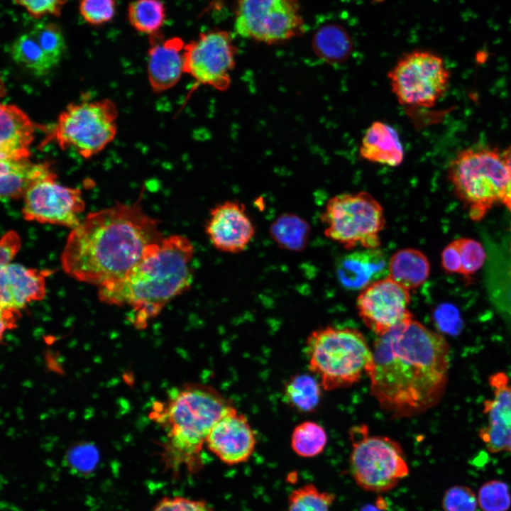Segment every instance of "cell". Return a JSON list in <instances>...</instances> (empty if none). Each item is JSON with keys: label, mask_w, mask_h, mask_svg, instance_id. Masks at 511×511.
<instances>
[{"label": "cell", "mask_w": 511, "mask_h": 511, "mask_svg": "<svg viewBox=\"0 0 511 511\" xmlns=\"http://www.w3.org/2000/svg\"><path fill=\"white\" fill-rule=\"evenodd\" d=\"M366 373L371 395L396 417L433 407L445 387L449 348L445 339L414 319L378 336Z\"/></svg>", "instance_id": "obj_1"}, {"label": "cell", "mask_w": 511, "mask_h": 511, "mask_svg": "<svg viewBox=\"0 0 511 511\" xmlns=\"http://www.w3.org/2000/svg\"><path fill=\"white\" fill-rule=\"evenodd\" d=\"M163 238L138 202L89 213L67 236L62 268L79 282L104 286L123 277L147 248Z\"/></svg>", "instance_id": "obj_2"}, {"label": "cell", "mask_w": 511, "mask_h": 511, "mask_svg": "<svg viewBox=\"0 0 511 511\" xmlns=\"http://www.w3.org/2000/svg\"><path fill=\"white\" fill-rule=\"evenodd\" d=\"M192 242L172 235L149 246L138 262L123 277L99 287L100 301L128 306L130 321L143 329L193 281Z\"/></svg>", "instance_id": "obj_3"}, {"label": "cell", "mask_w": 511, "mask_h": 511, "mask_svg": "<svg viewBox=\"0 0 511 511\" xmlns=\"http://www.w3.org/2000/svg\"><path fill=\"white\" fill-rule=\"evenodd\" d=\"M235 407L209 385L187 383L170 392L158 418L167 431L163 459L166 469L196 473L202 467V451L214 424Z\"/></svg>", "instance_id": "obj_4"}, {"label": "cell", "mask_w": 511, "mask_h": 511, "mask_svg": "<svg viewBox=\"0 0 511 511\" xmlns=\"http://www.w3.org/2000/svg\"><path fill=\"white\" fill-rule=\"evenodd\" d=\"M309 368L328 391L357 383L372 363L373 351L363 334L353 328L326 326L306 341Z\"/></svg>", "instance_id": "obj_5"}, {"label": "cell", "mask_w": 511, "mask_h": 511, "mask_svg": "<svg viewBox=\"0 0 511 511\" xmlns=\"http://www.w3.org/2000/svg\"><path fill=\"white\" fill-rule=\"evenodd\" d=\"M448 172L456 194L474 220L480 219L496 202H502L508 192V169L496 149H465L451 160Z\"/></svg>", "instance_id": "obj_6"}, {"label": "cell", "mask_w": 511, "mask_h": 511, "mask_svg": "<svg viewBox=\"0 0 511 511\" xmlns=\"http://www.w3.org/2000/svg\"><path fill=\"white\" fill-rule=\"evenodd\" d=\"M352 449L349 470L356 485L366 492L384 493L394 489L410 474L404 451L395 440L370 435L368 427L350 431Z\"/></svg>", "instance_id": "obj_7"}, {"label": "cell", "mask_w": 511, "mask_h": 511, "mask_svg": "<svg viewBox=\"0 0 511 511\" xmlns=\"http://www.w3.org/2000/svg\"><path fill=\"white\" fill-rule=\"evenodd\" d=\"M320 219L324 235L348 250L380 246V233L385 225L384 209L367 192L334 196L326 202Z\"/></svg>", "instance_id": "obj_8"}, {"label": "cell", "mask_w": 511, "mask_h": 511, "mask_svg": "<svg viewBox=\"0 0 511 511\" xmlns=\"http://www.w3.org/2000/svg\"><path fill=\"white\" fill-rule=\"evenodd\" d=\"M117 116L116 106L109 99L72 103L60 114L51 137L62 150L72 148L89 158L114 139Z\"/></svg>", "instance_id": "obj_9"}, {"label": "cell", "mask_w": 511, "mask_h": 511, "mask_svg": "<svg viewBox=\"0 0 511 511\" xmlns=\"http://www.w3.org/2000/svg\"><path fill=\"white\" fill-rule=\"evenodd\" d=\"M388 77L400 104L430 108L446 92L450 72L437 54L414 50L401 57Z\"/></svg>", "instance_id": "obj_10"}, {"label": "cell", "mask_w": 511, "mask_h": 511, "mask_svg": "<svg viewBox=\"0 0 511 511\" xmlns=\"http://www.w3.org/2000/svg\"><path fill=\"white\" fill-rule=\"evenodd\" d=\"M233 16L238 35L267 45L284 43L304 31L297 0H237Z\"/></svg>", "instance_id": "obj_11"}, {"label": "cell", "mask_w": 511, "mask_h": 511, "mask_svg": "<svg viewBox=\"0 0 511 511\" xmlns=\"http://www.w3.org/2000/svg\"><path fill=\"white\" fill-rule=\"evenodd\" d=\"M236 55L231 32L221 29L202 32L185 43V73L199 84L225 91L231 84Z\"/></svg>", "instance_id": "obj_12"}, {"label": "cell", "mask_w": 511, "mask_h": 511, "mask_svg": "<svg viewBox=\"0 0 511 511\" xmlns=\"http://www.w3.org/2000/svg\"><path fill=\"white\" fill-rule=\"evenodd\" d=\"M410 304V290L389 276L361 290L356 300L359 317L377 336L412 319Z\"/></svg>", "instance_id": "obj_13"}, {"label": "cell", "mask_w": 511, "mask_h": 511, "mask_svg": "<svg viewBox=\"0 0 511 511\" xmlns=\"http://www.w3.org/2000/svg\"><path fill=\"white\" fill-rule=\"evenodd\" d=\"M57 175L33 185L23 197L22 214L27 221L74 229L85 208L81 191L56 182Z\"/></svg>", "instance_id": "obj_14"}, {"label": "cell", "mask_w": 511, "mask_h": 511, "mask_svg": "<svg viewBox=\"0 0 511 511\" xmlns=\"http://www.w3.org/2000/svg\"><path fill=\"white\" fill-rule=\"evenodd\" d=\"M205 232L217 250L238 253L251 241L255 228L243 204L226 201L211 209Z\"/></svg>", "instance_id": "obj_15"}, {"label": "cell", "mask_w": 511, "mask_h": 511, "mask_svg": "<svg viewBox=\"0 0 511 511\" xmlns=\"http://www.w3.org/2000/svg\"><path fill=\"white\" fill-rule=\"evenodd\" d=\"M256 444V434L248 419L236 408L214 424L206 440L208 449L228 465L247 461Z\"/></svg>", "instance_id": "obj_16"}, {"label": "cell", "mask_w": 511, "mask_h": 511, "mask_svg": "<svg viewBox=\"0 0 511 511\" xmlns=\"http://www.w3.org/2000/svg\"><path fill=\"white\" fill-rule=\"evenodd\" d=\"M147 72L150 87L155 92L173 87L185 73L184 40L179 37L164 38L159 33L150 36Z\"/></svg>", "instance_id": "obj_17"}, {"label": "cell", "mask_w": 511, "mask_h": 511, "mask_svg": "<svg viewBox=\"0 0 511 511\" xmlns=\"http://www.w3.org/2000/svg\"><path fill=\"white\" fill-rule=\"evenodd\" d=\"M50 273L26 268L19 263L1 267V312H18L28 303L44 299L45 277Z\"/></svg>", "instance_id": "obj_18"}, {"label": "cell", "mask_w": 511, "mask_h": 511, "mask_svg": "<svg viewBox=\"0 0 511 511\" xmlns=\"http://www.w3.org/2000/svg\"><path fill=\"white\" fill-rule=\"evenodd\" d=\"M388 261L379 248H363L341 256L336 264L340 284L351 290H361L388 275Z\"/></svg>", "instance_id": "obj_19"}, {"label": "cell", "mask_w": 511, "mask_h": 511, "mask_svg": "<svg viewBox=\"0 0 511 511\" xmlns=\"http://www.w3.org/2000/svg\"><path fill=\"white\" fill-rule=\"evenodd\" d=\"M0 123V159H29L35 131L28 116L15 105L1 104Z\"/></svg>", "instance_id": "obj_20"}, {"label": "cell", "mask_w": 511, "mask_h": 511, "mask_svg": "<svg viewBox=\"0 0 511 511\" xmlns=\"http://www.w3.org/2000/svg\"><path fill=\"white\" fill-rule=\"evenodd\" d=\"M404 148L397 130L386 122L372 123L361 138L359 155L370 163L397 167L404 159Z\"/></svg>", "instance_id": "obj_21"}, {"label": "cell", "mask_w": 511, "mask_h": 511, "mask_svg": "<svg viewBox=\"0 0 511 511\" xmlns=\"http://www.w3.org/2000/svg\"><path fill=\"white\" fill-rule=\"evenodd\" d=\"M0 194L2 201L23 198L35 183L55 176L46 163H33L29 159L1 160Z\"/></svg>", "instance_id": "obj_22"}, {"label": "cell", "mask_w": 511, "mask_h": 511, "mask_svg": "<svg viewBox=\"0 0 511 511\" xmlns=\"http://www.w3.org/2000/svg\"><path fill=\"white\" fill-rule=\"evenodd\" d=\"M429 273V260L422 252L414 248L400 249L388 261V276L409 290L422 285Z\"/></svg>", "instance_id": "obj_23"}, {"label": "cell", "mask_w": 511, "mask_h": 511, "mask_svg": "<svg viewBox=\"0 0 511 511\" xmlns=\"http://www.w3.org/2000/svg\"><path fill=\"white\" fill-rule=\"evenodd\" d=\"M311 228L309 223L300 216L285 213L278 216L270 224L271 238L281 248L299 252L308 243Z\"/></svg>", "instance_id": "obj_24"}, {"label": "cell", "mask_w": 511, "mask_h": 511, "mask_svg": "<svg viewBox=\"0 0 511 511\" xmlns=\"http://www.w3.org/2000/svg\"><path fill=\"white\" fill-rule=\"evenodd\" d=\"M127 18L136 31L150 36L160 33L167 18L161 0H133L128 4Z\"/></svg>", "instance_id": "obj_25"}, {"label": "cell", "mask_w": 511, "mask_h": 511, "mask_svg": "<svg viewBox=\"0 0 511 511\" xmlns=\"http://www.w3.org/2000/svg\"><path fill=\"white\" fill-rule=\"evenodd\" d=\"M493 397L483 403V413L488 424L511 428V384L504 373H497L489 378Z\"/></svg>", "instance_id": "obj_26"}, {"label": "cell", "mask_w": 511, "mask_h": 511, "mask_svg": "<svg viewBox=\"0 0 511 511\" xmlns=\"http://www.w3.org/2000/svg\"><path fill=\"white\" fill-rule=\"evenodd\" d=\"M320 385L321 383H319L311 375L306 373L295 375L285 386L284 401L298 412H312L320 402Z\"/></svg>", "instance_id": "obj_27"}, {"label": "cell", "mask_w": 511, "mask_h": 511, "mask_svg": "<svg viewBox=\"0 0 511 511\" xmlns=\"http://www.w3.org/2000/svg\"><path fill=\"white\" fill-rule=\"evenodd\" d=\"M317 55L329 63H341L350 55L351 40L346 33L336 26H328L319 30L313 42Z\"/></svg>", "instance_id": "obj_28"}, {"label": "cell", "mask_w": 511, "mask_h": 511, "mask_svg": "<svg viewBox=\"0 0 511 511\" xmlns=\"http://www.w3.org/2000/svg\"><path fill=\"white\" fill-rule=\"evenodd\" d=\"M10 52L17 64L35 75H45L55 67L30 32L18 36L11 44Z\"/></svg>", "instance_id": "obj_29"}, {"label": "cell", "mask_w": 511, "mask_h": 511, "mask_svg": "<svg viewBox=\"0 0 511 511\" xmlns=\"http://www.w3.org/2000/svg\"><path fill=\"white\" fill-rule=\"evenodd\" d=\"M326 444V431L321 425L312 421H305L297 425L291 435L292 449L303 458H312L321 454Z\"/></svg>", "instance_id": "obj_30"}, {"label": "cell", "mask_w": 511, "mask_h": 511, "mask_svg": "<svg viewBox=\"0 0 511 511\" xmlns=\"http://www.w3.org/2000/svg\"><path fill=\"white\" fill-rule=\"evenodd\" d=\"M335 500L334 493L320 490L314 484L307 483L290 493L284 511H331Z\"/></svg>", "instance_id": "obj_31"}, {"label": "cell", "mask_w": 511, "mask_h": 511, "mask_svg": "<svg viewBox=\"0 0 511 511\" xmlns=\"http://www.w3.org/2000/svg\"><path fill=\"white\" fill-rule=\"evenodd\" d=\"M55 67L66 49L60 26L53 22H39L29 31Z\"/></svg>", "instance_id": "obj_32"}, {"label": "cell", "mask_w": 511, "mask_h": 511, "mask_svg": "<svg viewBox=\"0 0 511 511\" xmlns=\"http://www.w3.org/2000/svg\"><path fill=\"white\" fill-rule=\"evenodd\" d=\"M69 469L79 476H89L94 472L99 461V452L96 445L80 441L70 446L65 455Z\"/></svg>", "instance_id": "obj_33"}, {"label": "cell", "mask_w": 511, "mask_h": 511, "mask_svg": "<svg viewBox=\"0 0 511 511\" xmlns=\"http://www.w3.org/2000/svg\"><path fill=\"white\" fill-rule=\"evenodd\" d=\"M478 506L483 511H507L511 506V495L507 485L493 480L483 483L477 495Z\"/></svg>", "instance_id": "obj_34"}, {"label": "cell", "mask_w": 511, "mask_h": 511, "mask_svg": "<svg viewBox=\"0 0 511 511\" xmlns=\"http://www.w3.org/2000/svg\"><path fill=\"white\" fill-rule=\"evenodd\" d=\"M116 7L115 0H79V11L86 23L99 26L114 18Z\"/></svg>", "instance_id": "obj_35"}, {"label": "cell", "mask_w": 511, "mask_h": 511, "mask_svg": "<svg viewBox=\"0 0 511 511\" xmlns=\"http://www.w3.org/2000/svg\"><path fill=\"white\" fill-rule=\"evenodd\" d=\"M455 241L461 257V274L468 277L482 267L485 258V251L478 241L472 238H462Z\"/></svg>", "instance_id": "obj_36"}, {"label": "cell", "mask_w": 511, "mask_h": 511, "mask_svg": "<svg viewBox=\"0 0 511 511\" xmlns=\"http://www.w3.org/2000/svg\"><path fill=\"white\" fill-rule=\"evenodd\" d=\"M477 495L466 485H454L447 489L442 498L444 511H476Z\"/></svg>", "instance_id": "obj_37"}, {"label": "cell", "mask_w": 511, "mask_h": 511, "mask_svg": "<svg viewBox=\"0 0 511 511\" xmlns=\"http://www.w3.org/2000/svg\"><path fill=\"white\" fill-rule=\"evenodd\" d=\"M479 437L490 453H511V428L488 424L479 431Z\"/></svg>", "instance_id": "obj_38"}, {"label": "cell", "mask_w": 511, "mask_h": 511, "mask_svg": "<svg viewBox=\"0 0 511 511\" xmlns=\"http://www.w3.org/2000/svg\"><path fill=\"white\" fill-rule=\"evenodd\" d=\"M152 511H215V510L205 500L174 496L165 497L160 500Z\"/></svg>", "instance_id": "obj_39"}, {"label": "cell", "mask_w": 511, "mask_h": 511, "mask_svg": "<svg viewBox=\"0 0 511 511\" xmlns=\"http://www.w3.org/2000/svg\"><path fill=\"white\" fill-rule=\"evenodd\" d=\"M436 327L444 333L457 334L462 327L459 311L450 303L439 304L433 314Z\"/></svg>", "instance_id": "obj_40"}, {"label": "cell", "mask_w": 511, "mask_h": 511, "mask_svg": "<svg viewBox=\"0 0 511 511\" xmlns=\"http://www.w3.org/2000/svg\"><path fill=\"white\" fill-rule=\"evenodd\" d=\"M34 18L46 16H60L67 0H13Z\"/></svg>", "instance_id": "obj_41"}, {"label": "cell", "mask_w": 511, "mask_h": 511, "mask_svg": "<svg viewBox=\"0 0 511 511\" xmlns=\"http://www.w3.org/2000/svg\"><path fill=\"white\" fill-rule=\"evenodd\" d=\"M21 246L19 234L10 230L5 233L0 241V267L11 263Z\"/></svg>", "instance_id": "obj_42"}, {"label": "cell", "mask_w": 511, "mask_h": 511, "mask_svg": "<svg viewBox=\"0 0 511 511\" xmlns=\"http://www.w3.org/2000/svg\"><path fill=\"white\" fill-rule=\"evenodd\" d=\"M441 263L446 271L461 274V257L455 240L444 248L441 253Z\"/></svg>", "instance_id": "obj_43"}, {"label": "cell", "mask_w": 511, "mask_h": 511, "mask_svg": "<svg viewBox=\"0 0 511 511\" xmlns=\"http://www.w3.org/2000/svg\"><path fill=\"white\" fill-rule=\"evenodd\" d=\"M503 160L507 167L510 175V185L508 192L502 201L506 207L511 211V145L509 146L502 154Z\"/></svg>", "instance_id": "obj_44"}, {"label": "cell", "mask_w": 511, "mask_h": 511, "mask_svg": "<svg viewBox=\"0 0 511 511\" xmlns=\"http://www.w3.org/2000/svg\"><path fill=\"white\" fill-rule=\"evenodd\" d=\"M507 300H508L507 303V306L508 307V308L506 309V312L507 314V317H510V319L511 320V273H510V282L508 285V290L507 292Z\"/></svg>", "instance_id": "obj_45"}, {"label": "cell", "mask_w": 511, "mask_h": 511, "mask_svg": "<svg viewBox=\"0 0 511 511\" xmlns=\"http://www.w3.org/2000/svg\"><path fill=\"white\" fill-rule=\"evenodd\" d=\"M362 511H377L375 509H371L370 507L364 508Z\"/></svg>", "instance_id": "obj_46"}, {"label": "cell", "mask_w": 511, "mask_h": 511, "mask_svg": "<svg viewBox=\"0 0 511 511\" xmlns=\"http://www.w3.org/2000/svg\"><path fill=\"white\" fill-rule=\"evenodd\" d=\"M510 252H511V245H510ZM511 272V271H510Z\"/></svg>", "instance_id": "obj_47"}]
</instances>
